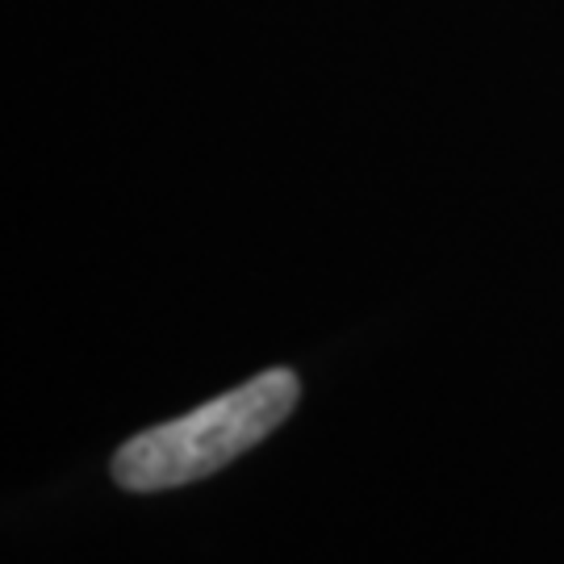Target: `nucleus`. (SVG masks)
Listing matches in <instances>:
<instances>
[{"mask_svg":"<svg viewBox=\"0 0 564 564\" xmlns=\"http://www.w3.org/2000/svg\"><path fill=\"white\" fill-rule=\"evenodd\" d=\"M297 393L302 384L289 368H268L223 398L197 405L176 423L151 426L126 440L113 456V477L139 494L202 481L235 456L251 452L263 435H272L293 414Z\"/></svg>","mask_w":564,"mask_h":564,"instance_id":"1","label":"nucleus"}]
</instances>
